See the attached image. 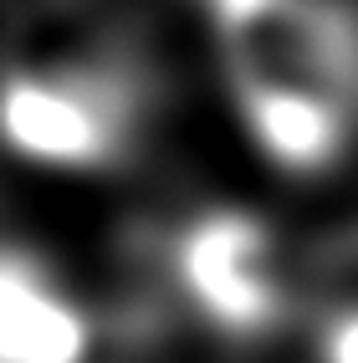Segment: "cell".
Segmentation results:
<instances>
[{
  "instance_id": "6da1fadb",
  "label": "cell",
  "mask_w": 358,
  "mask_h": 363,
  "mask_svg": "<svg viewBox=\"0 0 358 363\" xmlns=\"http://www.w3.org/2000/svg\"><path fill=\"white\" fill-rule=\"evenodd\" d=\"M179 52L246 179L281 200L358 179V0H174Z\"/></svg>"
},
{
  "instance_id": "7a4b0ae2",
  "label": "cell",
  "mask_w": 358,
  "mask_h": 363,
  "mask_svg": "<svg viewBox=\"0 0 358 363\" xmlns=\"http://www.w3.org/2000/svg\"><path fill=\"white\" fill-rule=\"evenodd\" d=\"M195 98L179 41L128 16H67L0 62V159L62 189L154 184Z\"/></svg>"
},
{
  "instance_id": "3957f363",
  "label": "cell",
  "mask_w": 358,
  "mask_h": 363,
  "mask_svg": "<svg viewBox=\"0 0 358 363\" xmlns=\"http://www.w3.org/2000/svg\"><path fill=\"white\" fill-rule=\"evenodd\" d=\"M143 281L169 328L205 353L297 348L328 292L307 251L261 184H210L143 215Z\"/></svg>"
},
{
  "instance_id": "277c9868",
  "label": "cell",
  "mask_w": 358,
  "mask_h": 363,
  "mask_svg": "<svg viewBox=\"0 0 358 363\" xmlns=\"http://www.w3.org/2000/svg\"><path fill=\"white\" fill-rule=\"evenodd\" d=\"M108 302L62 251L0 230V363H108Z\"/></svg>"
},
{
  "instance_id": "5b68a950",
  "label": "cell",
  "mask_w": 358,
  "mask_h": 363,
  "mask_svg": "<svg viewBox=\"0 0 358 363\" xmlns=\"http://www.w3.org/2000/svg\"><path fill=\"white\" fill-rule=\"evenodd\" d=\"M292 363H358V292H328L318 302Z\"/></svg>"
}]
</instances>
